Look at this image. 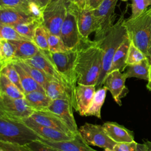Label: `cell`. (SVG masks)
<instances>
[{
	"label": "cell",
	"mask_w": 151,
	"mask_h": 151,
	"mask_svg": "<svg viewBox=\"0 0 151 151\" xmlns=\"http://www.w3.org/2000/svg\"></svg>",
	"instance_id": "db71d44e"
},
{
	"label": "cell",
	"mask_w": 151,
	"mask_h": 151,
	"mask_svg": "<svg viewBox=\"0 0 151 151\" xmlns=\"http://www.w3.org/2000/svg\"><path fill=\"white\" fill-rule=\"evenodd\" d=\"M22 61H24L28 64L41 70L50 78L57 80L64 85L70 95L71 104L73 106V99L70 86L67 81L58 72L51 58L49 51H43L40 50L39 52L32 57Z\"/></svg>",
	"instance_id": "ba28073f"
},
{
	"label": "cell",
	"mask_w": 151,
	"mask_h": 151,
	"mask_svg": "<svg viewBox=\"0 0 151 151\" xmlns=\"http://www.w3.org/2000/svg\"><path fill=\"white\" fill-rule=\"evenodd\" d=\"M48 39L50 52H60L68 50L60 35L51 34L48 31Z\"/></svg>",
	"instance_id": "d590c367"
},
{
	"label": "cell",
	"mask_w": 151,
	"mask_h": 151,
	"mask_svg": "<svg viewBox=\"0 0 151 151\" xmlns=\"http://www.w3.org/2000/svg\"><path fill=\"white\" fill-rule=\"evenodd\" d=\"M148 55H149V60L151 63V37H150L149 47H148Z\"/></svg>",
	"instance_id": "7dc6e473"
},
{
	"label": "cell",
	"mask_w": 151,
	"mask_h": 151,
	"mask_svg": "<svg viewBox=\"0 0 151 151\" xmlns=\"http://www.w3.org/2000/svg\"><path fill=\"white\" fill-rule=\"evenodd\" d=\"M25 123L32 130L40 135L42 139L54 140V141H63L68 140L74 138V136L68 135L58 130L41 125L35 122L32 118L28 117L21 120Z\"/></svg>",
	"instance_id": "2e32d148"
},
{
	"label": "cell",
	"mask_w": 151,
	"mask_h": 151,
	"mask_svg": "<svg viewBox=\"0 0 151 151\" xmlns=\"http://www.w3.org/2000/svg\"><path fill=\"white\" fill-rule=\"evenodd\" d=\"M127 78L125 73L116 70L107 74L103 83V86L110 92L113 99L120 106H122V99L124 97L129 91L125 86Z\"/></svg>",
	"instance_id": "7c38bea8"
},
{
	"label": "cell",
	"mask_w": 151,
	"mask_h": 151,
	"mask_svg": "<svg viewBox=\"0 0 151 151\" xmlns=\"http://www.w3.org/2000/svg\"><path fill=\"white\" fill-rule=\"evenodd\" d=\"M107 89L104 86L97 88L84 116H94L101 119V109L104 103Z\"/></svg>",
	"instance_id": "cb8c5ba5"
},
{
	"label": "cell",
	"mask_w": 151,
	"mask_h": 151,
	"mask_svg": "<svg viewBox=\"0 0 151 151\" xmlns=\"http://www.w3.org/2000/svg\"><path fill=\"white\" fill-rule=\"evenodd\" d=\"M25 98H12L0 94V113L17 120L30 117L35 112Z\"/></svg>",
	"instance_id": "52a82bcc"
},
{
	"label": "cell",
	"mask_w": 151,
	"mask_h": 151,
	"mask_svg": "<svg viewBox=\"0 0 151 151\" xmlns=\"http://www.w3.org/2000/svg\"><path fill=\"white\" fill-rule=\"evenodd\" d=\"M48 39V31L42 24L38 25L35 29L33 42L38 47L43 51H49Z\"/></svg>",
	"instance_id": "4dcf8cb0"
},
{
	"label": "cell",
	"mask_w": 151,
	"mask_h": 151,
	"mask_svg": "<svg viewBox=\"0 0 151 151\" xmlns=\"http://www.w3.org/2000/svg\"><path fill=\"white\" fill-rule=\"evenodd\" d=\"M118 0H103L93 13L98 22V29L96 32V40L101 39L114 24V11Z\"/></svg>",
	"instance_id": "8fae6325"
},
{
	"label": "cell",
	"mask_w": 151,
	"mask_h": 151,
	"mask_svg": "<svg viewBox=\"0 0 151 151\" xmlns=\"http://www.w3.org/2000/svg\"><path fill=\"white\" fill-rule=\"evenodd\" d=\"M25 99L35 111L47 110L52 100L45 91L35 90L25 94Z\"/></svg>",
	"instance_id": "7402d4cb"
},
{
	"label": "cell",
	"mask_w": 151,
	"mask_h": 151,
	"mask_svg": "<svg viewBox=\"0 0 151 151\" xmlns=\"http://www.w3.org/2000/svg\"><path fill=\"white\" fill-rule=\"evenodd\" d=\"M151 6V0H132V14L129 18H134Z\"/></svg>",
	"instance_id": "8d00e7d4"
},
{
	"label": "cell",
	"mask_w": 151,
	"mask_h": 151,
	"mask_svg": "<svg viewBox=\"0 0 151 151\" xmlns=\"http://www.w3.org/2000/svg\"><path fill=\"white\" fill-rule=\"evenodd\" d=\"M0 94L17 99L24 98L25 96V94L2 73H0Z\"/></svg>",
	"instance_id": "f1b7e54d"
},
{
	"label": "cell",
	"mask_w": 151,
	"mask_h": 151,
	"mask_svg": "<svg viewBox=\"0 0 151 151\" xmlns=\"http://www.w3.org/2000/svg\"><path fill=\"white\" fill-rule=\"evenodd\" d=\"M30 117L41 125L58 130L70 136L76 135L60 117L47 110L35 111Z\"/></svg>",
	"instance_id": "9a60e30c"
},
{
	"label": "cell",
	"mask_w": 151,
	"mask_h": 151,
	"mask_svg": "<svg viewBox=\"0 0 151 151\" xmlns=\"http://www.w3.org/2000/svg\"><path fill=\"white\" fill-rule=\"evenodd\" d=\"M96 86L77 84L76 89V99L77 112L84 116L96 93Z\"/></svg>",
	"instance_id": "d6986e66"
},
{
	"label": "cell",
	"mask_w": 151,
	"mask_h": 151,
	"mask_svg": "<svg viewBox=\"0 0 151 151\" xmlns=\"http://www.w3.org/2000/svg\"><path fill=\"white\" fill-rule=\"evenodd\" d=\"M75 12L77 17V25L82 42L90 41L89 35L98 29V22L95 17L93 10L76 7L72 4H70Z\"/></svg>",
	"instance_id": "4fadbf2b"
},
{
	"label": "cell",
	"mask_w": 151,
	"mask_h": 151,
	"mask_svg": "<svg viewBox=\"0 0 151 151\" xmlns=\"http://www.w3.org/2000/svg\"><path fill=\"white\" fill-rule=\"evenodd\" d=\"M77 48L68 50L64 52H50L51 58L58 72L67 81L70 86L73 99V107L77 112L76 89L77 84V76L76 71V62L77 57Z\"/></svg>",
	"instance_id": "5b68a950"
},
{
	"label": "cell",
	"mask_w": 151,
	"mask_h": 151,
	"mask_svg": "<svg viewBox=\"0 0 151 151\" xmlns=\"http://www.w3.org/2000/svg\"><path fill=\"white\" fill-rule=\"evenodd\" d=\"M124 14L125 11L122 14L118 21L110 28L101 39L95 40L103 51L101 68L96 86L97 88L103 86L104 80L110 71L116 50L128 37L124 25Z\"/></svg>",
	"instance_id": "7a4b0ae2"
},
{
	"label": "cell",
	"mask_w": 151,
	"mask_h": 151,
	"mask_svg": "<svg viewBox=\"0 0 151 151\" xmlns=\"http://www.w3.org/2000/svg\"><path fill=\"white\" fill-rule=\"evenodd\" d=\"M147 88L151 91V63L150 65V68H149V77L147 80V83L146 84Z\"/></svg>",
	"instance_id": "bcb514c9"
},
{
	"label": "cell",
	"mask_w": 151,
	"mask_h": 151,
	"mask_svg": "<svg viewBox=\"0 0 151 151\" xmlns=\"http://www.w3.org/2000/svg\"><path fill=\"white\" fill-rule=\"evenodd\" d=\"M78 133L90 146L113 149L117 143L107 135L102 125L85 123L78 128Z\"/></svg>",
	"instance_id": "9c48e42d"
},
{
	"label": "cell",
	"mask_w": 151,
	"mask_h": 151,
	"mask_svg": "<svg viewBox=\"0 0 151 151\" xmlns=\"http://www.w3.org/2000/svg\"><path fill=\"white\" fill-rule=\"evenodd\" d=\"M137 143L135 141L130 143H117L113 147L114 151H136Z\"/></svg>",
	"instance_id": "ab89813d"
},
{
	"label": "cell",
	"mask_w": 151,
	"mask_h": 151,
	"mask_svg": "<svg viewBox=\"0 0 151 151\" xmlns=\"http://www.w3.org/2000/svg\"><path fill=\"white\" fill-rule=\"evenodd\" d=\"M0 151H1V150H0Z\"/></svg>",
	"instance_id": "f5cc1de1"
},
{
	"label": "cell",
	"mask_w": 151,
	"mask_h": 151,
	"mask_svg": "<svg viewBox=\"0 0 151 151\" xmlns=\"http://www.w3.org/2000/svg\"><path fill=\"white\" fill-rule=\"evenodd\" d=\"M23 0H0V7L13 8L21 9Z\"/></svg>",
	"instance_id": "60d3db41"
},
{
	"label": "cell",
	"mask_w": 151,
	"mask_h": 151,
	"mask_svg": "<svg viewBox=\"0 0 151 151\" xmlns=\"http://www.w3.org/2000/svg\"><path fill=\"white\" fill-rule=\"evenodd\" d=\"M103 1V0H88L86 6V9L90 10L96 9Z\"/></svg>",
	"instance_id": "b9f144b4"
},
{
	"label": "cell",
	"mask_w": 151,
	"mask_h": 151,
	"mask_svg": "<svg viewBox=\"0 0 151 151\" xmlns=\"http://www.w3.org/2000/svg\"><path fill=\"white\" fill-rule=\"evenodd\" d=\"M34 20L37 19L19 9L0 7V24H1L14 26Z\"/></svg>",
	"instance_id": "ac0fdd59"
},
{
	"label": "cell",
	"mask_w": 151,
	"mask_h": 151,
	"mask_svg": "<svg viewBox=\"0 0 151 151\" xmlns=\"http://www.w3.org/2000/svg\"><path fill=\"white\" fill-rule=\"evenodd\" d=\"M104 151H114L112 149H110V148H105L104 149Z\"/></svg>",
	"instance_id": "f907efd6"
},
{
	"label": "cell",
	"mask_w": 151,
	"mask_h": 151,
	"mask_svg": "<svg viewBox=\"0 0 151 151\" xmlns=\"http://www.w3.org/2000/svg\"><path fill=\"white\" fill-rule=\"evenodd\" d=\"M130 44V40L129 37H127L116 50L109 73L116 70H118L121 72H123L127 67L126 60Z\"/></svg>",
	"instance_id": "603a6c76"
},
{
	"label": "cell",
	"mask_w": 151,
	"mask_h": 151,
	"mask_svg": "<svg viewBox=\"0 0 151 151\" xmlns=\"http://www.w3.org/2000/svg\"><path fill=\"white\" fill-rule=\"evenodd\" d=\"M41 139L23 122L10 119L0 113V142L25 145Z\"/></svg>",
	"instance_id": "3957f363"
},
{
	"label": "cell",
	"mask_w": 151,
	"mask_h": 151,
	"mask_svg": "<svg viewBox=\"0 0 151 151\" xmlns=\"http://www.w3.org/2000/svg\"><path fill=\"white\" fill-rule=\"evenodd\" d=\"M0 39L9 41H31L19 34L13 26L1 24H0Z\"/></svg>",
	"instance_id": "1f68e13d"
},
{
	"label": "cell",
	"mask_w": 151,
	"mask_h": 151,
	"mask_svg": "<svg viewBox=\"0 0 151 151\" xmlns=\"http://www.w3.org/2000/svg\"><path fill=\"white\" fill-rule=\"evenodd\" d=\"M107 135L116 143H130L134 141L133 132L116 122H107L102 125Z\"/></svg>",
	"instance_id": "ffe728a7"
},
{
	"label": "cell",
	"mask_w": 151,
	"mask_h": 151,
	"mask_svg": "<svg viewBox=\"0 0 151 151\" xmlns=\"http://www.w3.org/2000/svg\"><path fill=\"white\" fill-rule=\"evenodd\" d=\"M40 140L60 151H98L87 144L79 133L76 134L74 138L68 140L54 141L44 139Z\"/></svg>",
	"instance_id": "e0dca14e"
},
{
	"label": "cell",
	"mask_w": 151,
	"mask_h": 151,
	"mask_svg": "<svg viewBox=\"0 0 151 151\" xmlns=\"http://www.w3.org/2000/svg\"><path fill=\"white\" fill-rule=\"evenodd\" d=\"M124 25L130 40L149 59L148 47L151 37V6L137 17L125 19Z\"/></svg>",
	"instance_id": "277c9868"
},
{
	"label": "cell",
	"mask_w": 151,
	"mask_h": 151,
	"mask_svg": "<svg viewBox=\"0 0 151 151\" xmlns=\"http://www.w3.org/2000/svg\"><path fill=\"white\" fill-rule=\"evenodd\" d=\"M60 36L68 50L75 49L82 42L77 25V17L70 5L68 6L67 14L62 25Z\"/></svg>",
	"instance_id": "30bf717a"
},
{
	"label": "cell",
	"mask_w": 151,
	"mask_h": 151,
	"mask_svg": "<svg viewBox=\"0 0 151 151\" xmlns=\"http://www.w3.org/2000/svg\"><path fill=\"white\" fill-rule=\"evenodd\" d=\"M1 151H34L27 145H20L16 143L0 142Z\"/></svg>",
	"instance_id": "74e56055"
},
{
	"label": "cell",
	"mask_w": 151,
	"mask_h": 151,
	"mask_svg": "<svg viewBox=\"0 0 151 151\" xmlns=\"http://www.w3.org/2000/svg\"><path fill=\"white\" fill-rule=\"evenodd\" d=\"M103 51L97 42H82L77 48V84L96 86L102 65Z\"/></svg>",
	"instance_id": "6da1fadb"
},
{
	"label": "cell",
	"mask_w": 151,
	"mask_h": 151,
	"mask_svg": "<svg viewBox=\"0 0 151 151\" xmlns=\"http://www.w3.org/2000/svg\"><path fill=\"white\" fill-rule=\"evenodd\" d=\"M136 151H151V142H147L143 143H137Z\"/></svg>",
	"instance_id": "7bdbcfd3"
},
{
	"label": "cell",
	"mask_w": 151,
	"mask_h": 151,
	"mask_svg": "<svg viewBox=\"0 0 151 151\" xmlns=\"http://www.w3.org/2000/svg\"><path fill=\"white\" fill-rule=\"evenodd\" d=\"M0 73L4 74L12 83L15 84L22 93H24V91L21 84L19 74L12 62L1 66Z\"/></svg>",
	"instance_id": "d6a6232c"
},
{
	"label": "cell",
	"mask_w": 151,
	"mask_h": 151,
	"mask_svg": "<svg viewBox=\"0 0 151 151\" xmlns=\"http://www.w3.org/2000/svg\"><path fill=\"white\" fill-rule=\"evenodd\" d=\"M55 1V0H51V1ZM64 1L67 4V5H68V6L71 3H72V2H73V0H64Z\"/></svg>",
	"instance_id": "c3c4849f"
},
{
	"label": "cell",
	"mask_w": 151,
	"mask_h": 151,
	"mask_svg": "<svg viewBox=\"0 0 151 151\" xmlns=\"http://www.w3.org/2000/svg\"><path fill=\"white\" fill-rule=\"evenodd\" d=\"M45 91L52 100L56 99H65L68 100L71 104V97L66 88L61 83L54 79H50L49 80L45 89Z\"/></svg>",
	"instance_id": "d4e9b609"
},
{
	"label": "cell",
	"mask_w": 151,
	"mask_h": 151,
	"mask_svg": "<svg viewBox=\"0 0 151 151\" xmlns=\"http://www.w3.org/2000/svg\"><path fill=\"white\" fill-rule=\"evenodd\" d=\"M150 65V62L149 60L146 58L137 64L127 65L126 68L127 69L125 73L127 78L134 77L147 80Z\"/></svg>",
	"instance_id": "484cf974"
},
{
	"label": "cell",
	"mask_w": 151,
	"mask_h": 151,
	"mask_svg": "<svg viewBox=\"0 0 151 151\" xmlns=\"http://www.w3.org/2000/svg\"><path fill=\"white\" fill-rule=\"evenodd\" d=\"M34 151H60L42 142L41 140L33 141L27 145Z\"/></svg>",
	"instance_id": "f35d334b"
},
{
	"label": "cell",
	"mask_w": 151,
	"mask_h": 151,
	"mask_svg": "<svg viewBox=\"0 0 151 151\" xmlns=\"http://www.w3.org/2000/svg\"><path fill=\"white\" fill-rule=\"evenodd\" d=\"M122 1H124V2H125V1H129V0H121Z\"/></svg>",
	"instance_id": "816d5d0a"
},
{
	"label": "cell",
	"mask_w": 151,
	"mask_h": 151,
	"mask_svg": "<svg viewBox=\"0 0 151 151\" xmlns=\"http://www.w3.org/2000/svg\"><path fill=\"white\" fill-rule=\"evenodd\" d=\"M51 0H37V2L42 9H44L45 7L51 2Z\"/></svg>",
	"instance_id": "f6af8a7d"
},
{
	"label": "cell",
	"mask_w": 151,
	"mask_h": 151,
	"mask_svg": "<svg viewBox=\"0 0 151 151\" xmlns=\"http://www.w3.org/2000/svg\"><path fill=\"white\" fill-rule=\"evenodd\" d=\"M67 11L68 5L64 0L51 1L44 9L42 25L50 33L60 35Z\"/></svg>",
	"instance_id": "8992f818"
},
{
	"label": "cell",
	"mask_w": 151,
	"mask_h": 151,
	"mask_svg": "<svg viewBox=\"0 0 151 151\" xmlns=\"http://www.w3.org/2000/svg\"><path fill=\"white\" fill-rule=\"evenodd\" d=\"M19 74L21 84L24 93H28L35 90L44 91V89L34 79H33L19 65L12 62Z\"/></svg>",
	"instance_id": "83f0119b"
},
{
	"label": "cell",
	"mask_w": 151,
	"mask_h": 151,
	"mask_svg": "<svg viewBox=\"0 0 151 151\" xmlns=\"http://www.w3.org/2000/svg\"><path fill=\"white\" fill-rule=\"evenodd\" d=\"M42 24V23L39 21L34 20L29 22L14 25L13 27L22 35L33 41V37L35 29L38 25Z\"/></svg>",
	"instance_id": "836d02e7"
},
{
	"label": "cell",
	"mask_w": 151,
	"mask_h": 151,
	"mask_svg": "<svg viewBox=\"0 0 151 151\" xmlns=\"http://www.w3.org/2000/svg\"><path fill=\"white\" fill-rule=\"evenodd\" d=\"M88 0H73L72 4L75 5L76 7L81 9L86 8L87 4L88 3Z\"/></svg>",
	"instance_id": "ee69618b"
},
{
	"label": "cell",
	"mask_w": 151,
	"mask_h": 151,
	"mask_svg": "<svg viewBox=\"0 0 151 151\" xmlns=\"http://www.w3.org/2000/svg\"><path fill=\"white\" fill-rule=\"evenodd\" d=\"M73 107L68 100L56 99L52 100L47 110L60 117L70 130L74 134H77L78 133V128L73 115Z\"/></svg>",
	"instance_id": "5bb4252c"
},
{
	"label": "cell",
	"mask_w": 151,
	"mask_h": 151,
	"mask_svg": "<svg viewBox=\"0 0 151 151\" xmlns=\"http://www.w3.org/2000/svg\"><path fill=\"white\" fill-rule=\"evenodd\" d=\"M146 58L147 57L130 41L126 60L127 66L137 64Z\"/></svg>",
	"instance_id": "e575fe53"
},
{
	"label": "cell",
	"mask_w": 151,
	"mask_h": 151,
	"mask_svg": "<svg viewBox=\"0 0 151 151\" xmlns=\"http://www.w3.org/2000/svg\"><path fill=\"white\" fill-rule=\"evenodd\" d=\"M14 61L19 65L33 79H34L41 86H42L44 90L49 80L50 79H52L48 77L41 70L28 64L24 61L15 60Z\"/></svg>",
	"instance_id": "4316f807"
},
{
	"label": "cell",
	"mask_w": 151,
	"mask_h": 151,
	"mask_svg": "<svg viewBox=\"0 0 151 151\" xmlns=\"http://www.w3.org/2000/svg\"><path fill=\"white\" fill-rule=\"evenodd\" d=\"M32 1H34V2H37V0H23V4H22V5L24 4H26V3H27V2H32ZM22 8V7H21Z\"/></svg>",
	"instance_id": "681fc988"
},
{
	"label": "cell",
	"mask_w": 151,
	"mask_h": 151,
	"mask_svg": "<svg viewBox=\"0 0 151 151\" xmlns=\"http://www.w3.org/2000/svg\"><path fill=\"white\" fill-rule=\"evenodd\" d=\"M15 60V48L10 41L0 39L1 66L12 63Z\"/></svg>",
	"instance_id": "f546056e"
},
{
	"label": "cell",
	"mask_w": 151,
	"mask_h": 151,
	"mask_svg": "<svg viewBox=\"0 0 151 151\" xmlns=\"http://www.w3.org/2000/svg\"><path fill=\"white\" fill-rule=\"evenodd\" d=\"M15 48V60H25L34 56L40 49L31 41H10Z\"/></svg>",
	"instance_id": "44dd1931"
}]
</instances>
